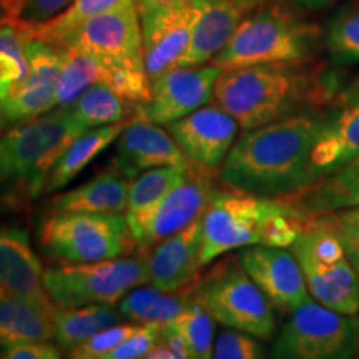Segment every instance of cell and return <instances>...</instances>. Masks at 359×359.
I'll return each instance as SVG.
<instances>
[{
    "instance_id": "6da1fadb",
    "label": "cell",
    "mask_w": 359,
    "mask_h": 359,
    "mask_svg": "<svg viewBox=\"0 0 359 359\" xmlns=\"http://www.w3.org/2000/svg\"><path fill=\"white\" fill-rule=\"evenodd\" d=\"M333 107L303 110L245 130L219 172L224 185L266 198H290L308 188L313 183L311 151Z\"/></svg>"
},
{
    "instance_id": "7a4b0ae2",
    "label": "cell",
    "mask_w": 359,
    "mask_h": 359,
    "mask_svg": "<svg viewBox=\"0 0 359 359\" xmlns=\"http://www.w3.org/2000/svg\"><path fill=\"white\" fill-rule=\"evenodd\" d=\"M311 62L223 70L215 85V105L228 111L243 130L303 110L336 105L338 92L333 75Z\"/></svg>"
},
{
    "instance_id": "3957f363",
    "label": "cell",
    "mask_w": 359,
    "mask_h": 359,
    "mask_svg": "<svg viewBox=\"0 0 359 359\" xmlns=\"http://www.w3.org/2000/svg\"><path fill=\"white\" fill-rule=\"evenodd\" d=\"M306 222V215L286 198L238 190L215 191L201 215V266L243 246L286 248L294 243Z\"/></svg>"
},
{
    "instance_id": "277c9868",
    "label": "cell",
    "mask_w": 359,
    "mask_h": 359,
    "mask_svg": "<svg viewBox=\"0 0 359 359\" xmlns=\"http://www.w3.org/2000/svg\"><path fill=\"white\" fill-rule=\"evenodd\" d=\"M321 43L320 25L281 4H271L241 20L213 64L231 70L259 64L311 62L320 53Z\"/></svg>"
},
{
    "instance_id": "5b68a950",
    "label": "cell",
    "mask_w": 359,
    "mask_h": 359,
    "mask_svg": "<svg viewBox=\"0 0 359 359\" xmlns=\"http://www.w3.org/2000/svg\"><path fill=\"white\" fill-rule=\"evenodd\" d=\"M87 132L75 118L72 105L55 107L29 122L15 125L4 138L0 180L27 198H37L53 165L79 135Z\"/></svg>"
},
{
    "instance_id": "8992f818",
    "label": "cell",
    "mask_w": 359,
    "mask_h": 359,
    "mask_svg": "<svg viewBox=\"0 0 359 359\" xmlns=\"http://www.w3.org/2000/svg\"><path fill=\"white\" fill-rule=\"evenodd\" d=\"M45 255L70 264L120 258L135 246L127 217L122 213H53L39 230Z\"/></svg>"
},
{
    "instance_id": "52a82bcc",
    "label": "cell",
    "mask_w": 359,
    "mask_h": 359,
    "mask_svg": "<svg viewBox=\"0 0 359 359\" xmlns=\"http://www.w3.org/2000/svg\"><path fill=\"white\" fill-rule=\"evenodd\" d=\"M291 251L303 269L311 298L336 311L359 313V275L330 224L308 218Z\"/></svg>"
},
{
    "instance_id": "ba28073f",
    "label": "cell",
    "mask_w": 359,
    "mask_h": 359,
    "mask_svg": "<svg viewBox=\"0 0 359 359\" xmlns=\"http://www.w3.org/2000/svg\"><path fill=\"white\" fill-rule=\"evenodd\" d=\"M196 302L219 325L245 331L259 339H271L276 330L275 308L241 266L240 258H228L195 285Z\"/></svg>"
},
{
    "instance_id": "9c48e42d",
    "label": "cell",
    "mask_w": 359,
    "mask_h": 359,
    "mask_svg": "<svg viewBox=\"0 0 359 359\" xmlns=\"http://www.w3.org/2000/svg\"><path fill=\"white\" fill-rule=\"evenodd\" d=\"M359 353V313L346 314L308 298L281 326L273 356L281 359H349Z\"/></svg>"
},
{
    "instance_id": "30bf717a",
    "label": "cell",
    "mask_w": 359,
    "mask_h": 359,
    "mask_svg": "<svg viewBox=\"0 0 359 359\" xmlns=\"http://www.w3.org/2000/svg\"><path fill=\"white\" fill-rule=\"evenodd\" d=\"M150 281L147 258L120 257L65 264L43 271V285L57 308L114 304L128 291Z\"/></svg>"
},
{
    "instance_id": "8fae6325",
    "label": "cell",
    "mask_w": 359,
    "mask_h": 359,
    "mask_svg": "<svg viewBox=\"0 0 359 359\" xmlns=\"http://www.w3.org/2000/svg\"><path fill=\"white\" fill-rule=\"evenodd\" d=\"M212 178L213 175L190 163L183 178L163 198L156 201L147 213L127 219L135 246L140 251L154 248L165 238L185 230L188 224L198 219L217 191Z\"/></svg>"
},
{
    "instance_id": "7c38bea8",
    "label": "cell",
    "mask_w": 359,
    "mask_h": 359,
    "mask_svg": "<svg viewBox=\"0 0 359 359\" xmlns=\"http://www.w3.org/2000/svg\"><path fill=\"white\" fill-rule=\"evenodd\" d=\"M222 69L206 67H173L151 79V100L135 109V118L156 125H170L191 111L208 105L213 98Z\"/></svg>"
},
{
    "instance_id": "4fadbf2b",
    "label": "cell",
    "mask_w": 359,
    "mask_h": 359,
    "mask_svg": "<svg viewBox=\"0 0 359 359\" xmlns=\"http://www.w3.org/2000/svg\"><path fill=\"white\" fill-rule=\"evenodd\" d=\"M69 47L82 48L109 65H145L142 22L135 2L92 17L79 27Z\"/></svg>"
},
{
    "instance_id": "5bb4252c",
    "label": "cell",
    "mask_w": 359,
    "mask_h": 359,
    "mask_svg": "<svg viewBox=\"0 0 359 359\" xmlns=\"http://www.w3.org/2000/svg\"><path fill=\"white\" fill-rule=\"evenodd\" d=\"M238 128L236 120L218 105H205L168 125L187 158L210 175L222 170L235 145Z\"/></svg>"
},
{
    "instance_id": "9a60e30c",
    "label": "cell",
    "mask_w": 359,
    "mask_h": 359,
    "mask_svg": "<svg viewBox=\"0 0 359 359\" xmlns=\"http://www.w3.org/2000/svg\"><path fill=\"white\" fill-rule=\"evenodd\" d=\"M29 75L15 92L2 102L6 127L25 123L53 109V98L60 77L64 50L29 37L25 42Z\"/></svg>"
},
{
    "instance_id": "2e32d148",
    "label": "cell",
    "mask_w": 359,
    "mask_h": 359,
    "mask_svg": "<svg viewBox=\"0 0 359 359\" xmlns=\"http://www.w3.org/2000/svg\"><path fill=\"white\" fill-rule=\"evenodd\" d=\"M138 13L142 22L143 60L151 80L177 67L180 57L185 53L190 43L195 11L191 0H172Z\"/></svg>"
},
{
    "instance_id": "e0dca14e",
    "label": "cell",
    "mask_w": 359,
    "mask_h": 359,
    "mask_svg": "<svg viewBox=\"0 0 359 359\" xmlns=\"http://www.w3.org/2000/svg\"><path fill=\"white\" fill-rule=\"evenodd\" d=\"M240 263L259 290L283 313H291L309 296L303 269L293 251L253 245L240 253Z\"/></svg>"
},
{
    "instance_id": "ac0fdd59",
    "label": "cell",
    "mask_w": 359,
    "mask_h": 359,
    "mask_svg": "<svg viewBox=\"0 0 359 359\" xmlns=\"http://www.w3.org/2000/svg\"><path fill=\"white\" fill-rule=\"evenodd\" d=\"M190 163L172 133L168 135L156 123L140 118L125 125L118 137L114 160V167L128 182L147 170L158 167L187 168Z\"/></svg>"
},
{
    "instance_id": "d6986e66",
    "label": "cell",
    "mask_w": 359,
    "mask_h": 359,
    "mask_svg": "<svg viewBox=\"0 0 359 359\" xmlns=\"http://www.w3.org/2000/svg\"><path fill=\"white\" fill-rule=\"evenodd\" d=\"M191 4L195 13L190 43L177 67H198L217 57L250 8L236 0H191Z\"/></svg>"
},
{
    "instance_id": "ffe728a7",
    "label": "cell",
    "mask_w": 359,
    "mask_h": 359,
    "mask_svg": "<svg viewBox=\"0 0 359 359\" xmlns=\"http://www.w3.org/2000/svg\"><path fill=\"white\" fill-rule=\"evenodd\" d=\"M341 97L311 151L313 183L359 156V87Z\"/></svg>"
},
{
    "instance_id": "44dd1931",
    "label": "cell",
    "mask_w": 359,
    "mask_h": 359,
    "mask_svg": "<svg viewBox=\"0 0 359 359\" xmlns=\"http://www.w3.org/2000/svg\"><path fill=\"white\" fill-rule=\"evenodd\" d=\"M0 288L8 294L55 306L43 285V268L22 228H0Z\"/></svg>"
},
{
    "instance_id": "7402d4cb",
    "label": "cell",
    "mask_w": 359,
    "mask_h": 359,
    "mask_svg": "<svg viewBox=\"0 0 359 359\" xmlns=\"http://www.w3.org/2000/svg\"><path fill=\"white\" fill-rule=\"evenodd\" d=\"M201 248V217L185 230L165 238L148 257V275L160 291H178L198 275Z\"/></svg>"
},
{
    "instance_id": "603a6c76",
    "label": "cell",
    "mask_w": 359,
    "mask_h": 359,
    "mask_svg": "<svg viewBox=\"0 0 359 359\" xmlns=\"http://www.w3.org/2000/svg\"><path fill=\"white\" fill-rule=\"evenodd\" d=\"M128 188L130 182L111 167L79 188L55 196L50 201V212L125 213L128 206Z\"/></svg>"
},
{
    "instance_id": "cb8c5ba5",
    "label": "cell",
    "mask_w": 359,
    "mask_h": 359,
    "mask_svg": "<svg viewBox=\"0 0 359 359\" xmlns=\"http://www.w3.org/2000/svg\"><path fill=\"white\" fill-rule=\"evenodd\" d=\"M286 200L308 218L359 208V168L344 165Z\"/></svg>"
},
{
    "instance_id": "d4e9b609",
    "label": "cell",
    "mask_w": 359,
    "mask_h": 359,
    "mask_svg": "<svg viewBox=\"0 0 359 359\" xmlns=\"http://www.w3.org/2000/svg\"><path fill=\"white\" fill-rule=\"evenodd\" d=\"M57 306L30 302L20 296L0 298V348L24 341L53 339Z\"/></svg>"
},
{
    "instance_id": "484cf974",
    "label": "cell",
    "mask_w": 359,
    "mask_h": 359,
    "mask_svg": "<svg viewBox=\"0 0 359 359\" xmlns=\"http://www.w3.org/2000/svg\"><path fill=\"white\" fill-rule=\"evenodd\" d=\"M125 125L127 122L103 125V127L90 128L79 135L53 165L47 183H45L43 193L47 195L55 193L69 185L72 180L79 177L103 150H107L120 137Z\"/></svg>"
},
{
    "instance_id": "4316f807",
    "label": "cell",
    "mask_w": 359,
    "mask_h": 359,
    "mask_svg": "<svg viewBox=\"0 0 359 359\" xmlns=\"http://www.w3.org/2000/svg\"><path fill=\"white\" fill-rule=\"evenodd\" d=\"M120 321L111 304H87L79 308H57L53 316V339L62 351L72 353L85 341Z\"/></svg>"
},
{
    "instance_id": "83f0119b",
    "label": "cell",
    "mask_w": 359,
    "mask_h": 359,
    "mask_svg": "<svg viewBox=\"0 0 359 359\" xmlns=\"http://www.w3.org/2000/svg\"><path fill=\"white\" fill-rule=\"evenodd\" d=\"M111 65L97 58L92 53L77 47L64 50L60 77H58L53 109L72 105L93 83H107Z\"/></svg>"
},
{
    "instance_id": "f1b7e54d",
    "label": "cell",
    "mask_w": 359,
    "mask_h": 359,
    "mask_svg": "<svg viewBox=\"0 0 359 359\" xmlns=\"http://www.w3.org/2000/svg\"><path fill=\"white\" fill-rule=\"evenodd\" d=\"M130 2H135V0H72L70 6L53 19L43 22V24L25 25L29 27L30 37L40 39L53 47L65 50L80 25L98 13L127 6Z\"/></svg>"
},
{
    "instance_id": "f546056e",
    "label": "cell",
    "mask_w": 359,
    "mask_h": 359,
    "mask_svg": "<svg viewBox=\"0 0 359 359\" xmlns=\"http://www.w3.org/2000/svg\"><path fill=\"white\" fill-rule=\"evenodd\" d=\"M30 37L24 22L2 17L0 19V98L6 100L20 87L29 75L25 42Z\"/></svg>"
},
{
    "instance_id": "4dcf8cb0",
    "label": "cell",
    "mask_w": 359,
    "mask_h": 359,
    "mask_svg": "<svg viewBox=\"0 0 359 359\" xmlns=\"http://www.w3.org/2000/svg\"><path fill=\"white\" fill-rule=\"evenodd\" d=\"M190 296L175 291H160L158 288L132 290L120 302L123 316L140 323L167 325L187 308Z\"/></svg>"
},
{
    "instance_id": "1f68e13d",
    "label": "cell",
    "mask_w": 359,
    "mask_h": 359,
    "mask_svg": "<svg viewBox=\"0 0 359 359\" xmlns=\"http://www.w3.org/2000/svg\"><path fill=\"white\" fill-rule=\"evenodd\" d=\"M127 100L114 92L109 85L93 83L72 103L75 118L85 130L125 122L130 115Z\"/></svg>"
},
{
    "instance_id": "d6a6232c",
    "label": "cell",
    "mask_w": 359,
    "mask_h": 359,
    "mask_svg": "<svg viewBox=\"0 0 359 359\" xmlns=\"http://www.w3.org/2000/svg\"><path fill=\"white\" fill-rule=\"evenodd\" d=\"M190 167V165H188ZM187 167V168H188ZM187 168L158 167L147 170L130 182L127 219L147 213L160 198H163L172 188L183 178Z\"/></svg>"
},
{
    "instance_id": "836d02e7",
    "label": "cell",
    "mask_w": 359,
    "mask_h": 359,
    "mask_svg": "<svg viewBox=\"0 0 359 359\" xmlns=\"http://www.w3.org/2000/svg\"><path fill=\"white\" fill-rule=\"evenodd\" d=\"M215 323V318L206 311L203 304L190 296L187 308L167 325L182 334L190 348L191 358L208 359L213 358Z\"/></svg>"
},
{
    "instance_id": "e575fe53",
    "label": "cell",
    "mask_w": 359,
    "mask_h": 359,
    "mask_svg": "<svg viewBox=\"0 0 359 359\" xmlns=\"http://www.w3.org/2000/svg\"><path fill=\"white\" fill-rule=\"evenodd\" d=\"M326 47L336 62L359 64V11L336 17L326 34Z\"/></svg>"
},
{
    "instance_id": "d590c367",
    "label": "cell",
    "mask_w": 359,
    "mask_h": 359,
    "mask_svg": "<svg viewBox=\"0 0 359 359\" xmlns=\"http://www.w3.org/2000/svg\"><path fill=\"white\" fill-rule=\"evenodd\" d=\"M259 338L245 331H223L213 344V358L217 359H258L264 356Z\"/></svg>"
},
{
    "instance_id": "8d00e7d4",
    "label": "cell",
    "mask_w": 359,
    "mask_h": 359,
    "mask_svg": "<svg viewBox=\"0 0 359 359\" xmlns=\"http://www.w3.org/2000/svg\"><path fill=\"white\" fill-rule=\"evenodd\" d=\"M140 325H120L110 326L95 336L85 341L70 353L75 359H107V356L118 346L122 341L128 338Z\"/></svg>"
},
{
    "instance_id": "74e56055",
    "label": "cell",
    "mask_w": 359,
    "mask_h": 359,
    "mask_svg": "<svg viewBox=\"0 0 359 359\" xmlns=\"http://www.w3.org/2000/svg\"><path fill=\"white\" fill-rule=\"evenodd\" d=\"M72 0H15L12 12L6 17H12L24 24H43L65 11Z\"/></svg>"
},
{
    "instance_id": "f35d334b",
    "label": "cell",
    "mask_w": 359,
    "mask_h": 359,
    "mask_svg": "<svg viewBox=\"0 0 359 359\" xmlns=\"http://www.w3.org/2000/svg\"><path fill=\"white\" fill-rule=\"evenodd\" d=\"M160 336V325L154 323H143L133 331L127 339L116 346L107 359H137L145 358L147 353L150 351L151 346L158 341Z\"/></svg>"
},
{
    "instance_id": "ab89813d",
    "label": "cell",
    "mask_w": 359,
    "mask_h": 359,
    "mask_svg": "<svg viewBox=\"0 0 359 359\" xmlns=\"http://www.w3.org/2000/svg\"><path fill=\"white\" fill-rule=\"evenodd\" d=\"M62 349L48 341H24L0 348V358L7 359H58Z\"/></svg>"
},
{
    "instance_id": "60d3db41",
    "label": "cell",
    "mask_w": 359,
    "mask_h": 359,
    "mask_svg": "<svg viewBox=\"0 0 359 359\" xmlns=\"http://www.w3.org/2000/svg\"><path fill=\"white\" fill-rule=\"evenodd\" d=\"M320 218L323 222L330 224L331 228L336 231V235L339 236L343 248L346 251V257L351 262L353 268L356 269L359 275V223H344V222H336V219L330 217H314Z\"/></svg>"
},
{
    "instance_id": "b9f144b4",
    "label": "cell",
    "mask_w": 359,
    "mask_h": 359,
    "mask_svg": "<svg viewBox=\"0 0 359 359\" xmlns=\"http://www.w3.org/2000/svg\"><path fill=\"white\" fill-rule=\"evenodd\" d=\"M148 359H178L177 354H175L172 349H170L163 341H156V343L151 346L150 351L147 353Z\"/></svg>"
},
{
    "instance_id": "7bdbcfd3",
    "label": "cell",
    "mask_w": 359,
    "mask_h": 359,
    "mask_svg": "<svg viewBox=\"0 0 359 359\" xmlns=\"http://www.w3.org/2000/svg\"><path fill=\"white\" fill-rule=\"evenodd\" d=\"M321 217H330L336 219V222H344V223H359V208L353 210H343V212H334L321 215Z\"/></svg>"
},
{
    "instance_id": "ee69618b",
    "label": "cell",
    "mask_w": 359,
    "mask_h": 359,
    "mask_svg": "<svg viewBox=\"0 0 359 359\" xmlns=\"http://www.w3.org/2000/svg\"><path fill=\"white\" fill-rule=\"evenodd\" d=\"M167 2H172V0H135V6H137L138 12H142V11H147V8L161 6V4H167Z\"/></svg>"
},
{
    "instance_id": "f6af8a7d",
    "label": "cell",
    "mask_w": 359,
    "mask_h": 359,
    "mask_svg": "<svg viewBox=\"0 0 359 359\" xmlns=\"http://www.w3.org/2000/svg\"><path fill=\"white\" fill-rule=\"evenodd\" d=\"M294 2H298L299 6L308 7V8H321L325 7L326 4H330L331 0H294Z\"/></svg>"
},
{
    "instance_id": "bcb514c9",
    "label": "cell",
    "mask_w": 359,
    "mask_h": 359,
    "mask_svg": "<svg viewBox=\"0 0 359 359\" xmlns=\"http://www.w3.org/2000/svg\"><path fill=\"white\" fill-rule=\"evenodd\" d=\"M236 2L243 4V6L253 7V6H257V4H262V2H264V0H236Z\"/></svg>"
},
{
    "instance_id": "7dc6e473",
    "label": "cell",
    "mask_w": 359,
    "mask_h": 359,
    "mask_svg": "<svg viewBox=\"0 0 359 359\" xmlns=\"http://www.w3.org/2000/svg\"><path fill=\"white\" fill-rule=\"evenodd\" d=\"M2 98H0V130L6 128V120H4V111H2Z\"/></svg>"
},
{
    "instance_id": "c3c4849f",
    "label": "cell",
    "mask_w": 359,
    "mask_h": 359,
    "mask_svg": "<svg viewBox=\"0 0 359 359\" xmlns=\"http://www.w3.org/2000/svg\"><path fill=\"white\" fill-rule=\"evenodd\" d=\"M13 4H15V0H6V15H8V13L12 12Z\"/></svg>"
},
{
    "instance_id": "681fc988",
    "label": "cell",
    "mask_w": 359,
    "mask_h": 359,
    "mask_svg": "<svg viewBox=\"0 0 359 359\" xmlns=\"http://www.w3.org/2000/svg\"><path fill=\"white\" fill-rule=\"evenodd\" d=\"M6 17V0H0V19Z\"/></svg>"
},
{
    "instance_id": "f907efd6",
    "label": "cell",
    "mask_w": 359,
    "mask_h": 359,
    "mask_svg": "<svg viewBox=\"0 0 359 359\" xmlns=\"http://www.w3.org/2000/svg\"><path fill=\"white\" fill-rule=\"evenodd\" d=\"M348 165H353V167H358V168H359V156H358L356 160H353L351 163H348Z\"/></svg>"
},
{
    "instance_id": "816d5d0a",
    "label": "cell",
    "mask_w": 359,
    "mask_h": 359,
    "mask_svg": "<svg viewBox=\"0 0 359 359\" xmlns=\"http://www.w3.org/2000/svg\"><path fill=\"white\" fill-rule=\"evenodd\" d=\"M2 151H4V140H0V158H2Z\"/></svg>"
}]
</instances>
